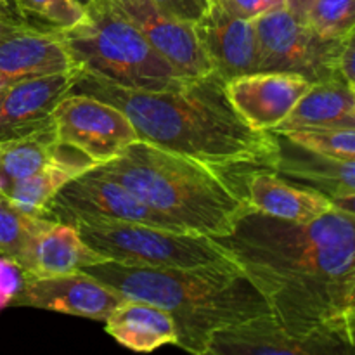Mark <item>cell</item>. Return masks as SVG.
<instances>
[{
  "instance_id": "cell-1",
  "label": "cell",
  "mask_w": 355,
  "mask_h": 355,
  "mask_svg": "<svg viewBox=\"0 0 355 355\" xmlns=\"http://www.w3.org/2000/svg\"><path fill=\"white\" fill-rule=\"evenodd\" d=\"M262 291L293 335L343 345L335 321L355 283V217L331 210L307 222L246 208L229 234L214 238Z\"/></svg>"
},
{
  "instance_id": "cell-2",
  "label": "cell",
  "mask_w": 355,
  "mask_h": 355,
  "mask_svg": "<svg viewBox=\"0 0 355 355\" xmlns=\"http://www.w3.org/2000/svg\"><path fill=\"white\" fill-rule=\"evenodd\" d=\"M69 92L120 107L139 139L218 170L269 168L277 151L274 132L255 130L239 118L217 73L165 90L121 87L82 69Z\"/></svg>"
},
{
  "instance_id": "cell-3",
  "label": "cell",
  "mask_w": 355,
  "mask_h": 355,
  "mask_svg": "<svg viewBox=\"0 0 355 355\" xmlns=\"http://www.w3.org/2000/svg\"><path fill=\"white\" fill-rule=\"evenodd\" d=\"M83 272L107 284L128 300L158 305L175 321L177 347L207 355L222 329L272 314L267 298L236 263L205 269H159L104 262Z\"/></svg>"
},
{
  "instance_id": "cell-4",
  "label": "cell",
  "mask_w": 355,
  "mask_h": 355,
  "mask_svg": "<svg viewBox=\"0 0 355 355\" xmlns=\"http://www.w3.org/2000/svg\"><path fill=\"white\" fill-rule=\"evenodd\" d=\"M92 170L120 182L153 210L194 234H229L250 208L239 186L224 175L225 170L141 139Z\"/></svg>"
},
{
  "instance_id": "cell-5",
  "label": "cell",
  "mask_w": 355,
  "mask_h": 355,
  "mask_svg": "<svg viewBox=\"0 0 355 355\" xmlns=\"http://www.w3.org/2000/svg\"><path fill=\"white\" fill-rule=\"evenodd\" d=\"M85 6L82 23L58 30L76 66L128 89L165 90L194 80L177 71L107 0Z\"/></svg>"
},
{
  "instance_id": "cell-6",
  "label": "cell",
  "mask_w": 355,
  "mask_h": 355,
  "mask_svg": "<svg viewBox=\"0 0 355 355\" xmlns=\"http://www.w3.org/2000/svg\"><path fill=\"white\" fill-rule=\"evenodd\" d=\"M64 222L75 225L92 252L121 266L205 269L234 263L210 236L90 215H73Z\"/></svg>"
},
{
  "instance_id": "cell-7",
  "label": "cell",
  "mask_w": 355,
  "mask_h": 355,
  "mask_svg": "<svg viewBox=\"0 0 355 355\" xmlns=\"http://www.w3.org/2000/svg\"><path fill=\"white\" fill-rule=\"evenodd\" d=\"M259 38V71H283L311 83L342 78L340 52L343 40H328L286 7L253 19Z\"/></svg>"
},
{
  "instance_id": "cell-8",
  "label": "cell",
  "mask_w": 355,
  "mask_h": 355,
  "mask_svg": "<svg viewBox=\"0 0 355 355\" xmlns=\"http://www.w3.org/2000/svg\"><path fill=\"white\" fill-rule=\"evenodd\" d=\"M55 141L76 149L97 165L116 158L139 141L134 125L120 107L80 92H69L52 113Z\"/></svg>"
},
{
  "instance_id": "cell-9",
  "label": "cell",
  "mask_w": 355,
  "mask_h": 355,
  "mask_svg": "<svg viewBox=\"0 0 355 355\" xmlns=\"http://www.w3.org/2000/svg\"><path fill=\"white\" fill-rule=\"evenodd\" d=\"M52 215L55 220L61 222L73 215H90L187 232L175 222L148 207L120 182L94 170L83 172L61 187L52 201Z\"/></svg>"
},
{
  "instance_id": "cell-10",
  "label": "cell",
  "mask_w": 355,
  "mask_h": 355,
  "mask_svg": "<svg viewBox=\"0 0 355 355\" xmlns=\"http://www.w3.org/2000/svg\"><path fill=\"white\" fill-rule=\"evenodd\" d=\"M125 300L118 291L83 270L62 276L26 277L10 307H31L75 318L106 321Z\"/></svg>"
},
{
  "instance_id": "cell-11",
  "label": "cell",
  "mask_w": 355,
  "mask_h": 355,
  "mask_svg": "<svg viewBox=\"0 0 355 355\" xmlns=\"http://www.w3.org/2000/svg\"><path fill=\"white\" fill-rule=\"evenodd\" d=\"M121 16L127 17L153 45L187 78H201L214 73L207 54L198 40L194 23L172 16L153 0H107Z\"/></svg>"
},
{
  "instance_id": "cell-12",
  "label": "cell",
  "mask_w": 355,
  "mask_h": 355,
  "mask_svg": "<svg viewBox=\"0 0 355 355\" xmlns=\"http://www.w3.org/2000/svg\"><path fill=\"white\" fill-rule=\"evenodd\" d=\"M82 68L23 76L0 87V141L23 137L52 125L59 101L69 94Z\"/></svg>"
},
{
  "instance_id": "cell-13",
  "label": "cell",
  "mask_w": 355,
  "mask_h": 355,
  "mask_svg": "<svg viewBox=\"0 0 355 355\" xmlns=\"http://www.w3.org/2000/svg\"><path fill=\"white\" fill-rule=\"evenodd\" d=\"M312 87L295 73L255 71L225 82V94L236 113L255 130L272 132Z\"/></svg>"
},
{
  "instance_id": "cell-14",
  "label": "cell",
  "mask_w": 355,
  "mask_h": 355,
  "mask_svg": "<svg viewBox=\"0 0 355 355\" xmlns=\"http://www.w3.org/2000/svg\"><path fill=\"white\" fill-rule=\"evenodd\" d=\"M80 68L54 28L26 23L12 12L0 26V83L44 73Z\"/></svg>"
},
{
  "instance_id": "cell-15",
  "label": "cell",
  "mask_w": 355,
  "mask_h": 355,
  "mask_svg": "<svg viewBox=\"0 0 355 355\" xmlns=\"http://www.w3.org/2000/svg\"><path fill=\"white\" fill-rule=\"evenodd\" d=\"M214 73L225 82L259 71V38L253 21L234 16L218 2L194 23Z\"/></svg>"
},
{
  "instance_id": "cell-16",
  "label": "cell",
  "mask_w": 355,
  "mask_h": 355,
  "mask_svg": "<svg viewBox=\"0 0 355 355\" xmlns=\"http://www.w3.org/2000/svg\"><path fill=\"white\" fill-rule=\"evenodd\" d=\"M211 355H263V354H350L345 347L318 338H304L290 331L274 314L259 315L222 329L211 338Z\"/></svg>"
},
{
  "instance_id": "cell-17",
  "label": "cell",
  "mask_w": 355,
  "mask_h": 355,
  "mask_svg": "<svg viewBox=\"0 0 355 355\" xmlns=\"http://www.w3.org/2000/svg\"><path fill=\"white\" fill-rule=\"evenodd\" d=\"M243 194L252 210L291 222H307L333 210L331 200L319 191L297 186L269 168H250Z\"/></svg>"
},
{
  "instance_id": "cell-18",
  "label": "cell",
  "mask_w": 355,
  "mask_h": 355,
  "mask_svg": "<svg viewBox=\"0 0 355 355\" xmlns=\"http://www.w3.org/2000/svg\"><path fill=\"white\" fill-rule=\"evenodd\" d=\"M276 134V132H274ZM277 151L272 170L283 179L319 191L328 198L355 193V159L311 151L286 135L276 134Z\"/></svg>"
},
{
  "instance_id": "cell-19",
  "label": "cell",
  "mask_w": 355,
  "mask_h": 355,
  "mask_svg": "<svg viewBox=\"0 0 355 355\" xmlns=\"http://www.w3.org/2000/svg\"><path fill=\"white\" fill-rule=\"evenodd\" d=\"M92 168H96L92 159L76 149L58 142L55 158L47 166L26 179L16 180L0 193L23 214L38 218H54L52 201L55 194L69 180Z\"/></svg>"
},
{
  "instance_id": "cell-20",
  "label": "cell",
  "mask_w": 355,
  "mask_h": 355,
  "mask_svg": "<svg viewBox=\"0 0 355 355\" xmlns=\"http://www.w3.org/2000/svg\"><path fill=\"white\" fill-rule=\"evenodd\" d=\"M99 262L104 259L87 246L75 225L47 220L31 243L23 270L26 277H51L78 272Z\"/></svg>"
},
{
  "instance_id": "cell-21",
  "label": "cell",
  "mask_w": 355,
  "mask_h": 355,
  "mask_svg": "<svg viewBox=\"0 0 355 355\" xmlns=\"http://www.w3.org/2000/svg\"><path fill=\"white\" fill-rule=\"evenodd\" d=\"M104 331L134 352H153L163 345L179 343L172 314L158 305L125 298L106 319Z\"/></svg>"
},
{
  "instance_id": "cell-22",
  "label": "cell",
  "mask_w": 355,
  "mask_h": 355,
  "mask_svg": "<svg viewBox=\"0 0 355 355\" xmlns=\"http://www.w3.org/2000/svg\"><path fill=\"white\" fill-rule=\"evenodd\" d=\"M318 127H355V90L343 78L312 83L272 132Z\"/></svg>"
},
{
  "instance_id": "cell-23",
  "label": "cell",
  "mask_w": 355,
  "mask_h": 355,
  "mask_svg": "<svg viewBox=\"0 0 355 355\" xmlns=\"http://www.w3.org/2000/svg\"><path fill=\"white\" fill-rule=\"evenodd\" d=\"M58 153L54 128L0 141V191L47 166Z\"/></svg>"
},
{
  "instance_id": "cell-24",
  "label": "cell",
  "mask_w": 355,
  "mask_h": 355,
  "mask_svg": "<svg viewBox=\"0 0 355 355\" xmlns=\"http://www.w3.org/2000/svg\"><path fill=\"white\" fill-rule=\"evenodd\" d=\"M47 220L54 218H38L23 214L0 193V257L14 260L23 269L31 243Z\"/></svg>"
},
{
  "instance_id": "cell-25",
  "label": "cell",
  "mask_w": 355,
  "mask_h": 355,
  "mask_svg": "<svg viewBox=\"0 0 355 355\" xmlns=\"http://www.w3.org/2000/svg\"><path fill=\"white\" fill-rule=\"evenodd\" d=\"M305 23L328 40H343L355 28V0H315Z\"/></svg>"
},
{
  "instance_id": "cell-26",
  "label": "cell",
  "mask_w": 355,
  "mask_h": 355,
  "mask_svg": "<svg viewBox=\"0 0 355 355\" xmlns=\"http://www.w3.org/2000/svg\"><path fill=\"white\" fill-rule=\"evenodd\" d=\"M290 141L328 156L355 159V127H318L298 128L290 132H276Z\"/></svg>"
},
{
  "instance_id": "cell-27",
  "label": "cell",
  "mask_w": 355,
  "mask_h": 355,
  "mask_svg": "<svg viewBox=\"0 0 355 355\" xmlns=\"http://www.w3.org/2000/svg\"><path fill=\"white\" fill-rule=\"evenodd\" d=\"M23 19L35 17L54 30H68L87 17L82 0H14Z\"/></svg>"
},
{
  "instance_id": "cell-28",
  "label": "cell",
  "mask_w": 355,
  "mask_h": 355,
  "mask_svg": "<svg viewBox=\"0 0 355 355\" xmlns=\"http://www.w3.org/2000/svg\"><path fill=\"white\" fill-rule=\"evenodd\" d=\"M24 283V270L14 260L0 257V311L10 307Z\"/></svg>"
},
{
  "instance_id": "cell-29",
  "label": "cell",
  "mask_w": 355,
  "mask_h": 355,
  "mask_svg": "<svg viewBox=\"0 0 355 355\" xmlns=\"http://www.w3.org/2000/svg\"><path fill=\"white\" fill-rule=\"evenodd\" d=\"M333 335L355 354V283L343 300L340 314L335 321Z\"/></svg>"
},
{
  "instance_id": "cell-30",
  "label": "cell",
  "mask_w": 355,
  "mask_h": 355,
  "mask_svg": "<svg viewBox=\"0 0 355 355\" xmlns=\"http://www.w3.org/2000/svg\"><path fill=\"white\" fill-rule=\"evenodd\" d=\"M225 10L243 19H257L274 9L286 7V0H217Z\"/></svg>"
},
{
  "instance_id": "cell-31",
  "label": "cell",
  "mask_w": 355,
  "mask_h": 355,
  "mask_svg": "<svg viewBox=\"0 0 355 355\" xmlns=\"http://www.w3.org/2000/svg\"><path fill=\"white\" fill-rule=\"evenodd\" d=\"M159 9L166 10L172 16L180 17L184 21H189V23H196L205 12H207L208 7L214 2L210 0H153Z\"/></svg>"
},
{
  "instance_id": "cell-32",
  "label": "cell",
  "mask_w": 355,
  "mask_h": 355,
  "mask_svg": "<svg viewBox=\"0 0 355 355\" xmlns=\"http://www.w3.org/2000/svg\"><path fill=\"white\" fill-rule=\"evenodd\" d=\"M340 75L350 85H355V28L343 38L340 52Z\"/></svg>"
},
{
  "instance_id": "cell-33",
  "label": "cell",
  "mask_w": 355,
  "mask_h": 355,
  "mask_svg": "<svg viewBox=\"0 0 355 355\" xmlns=\"http://www.w3.org/2000/svg\"><path fill=\"white\" fill-rule=\"evenodd\" d=\"M329 200H331L333 210L343 211V214L354 215L355 217V193L336 194V196H331Z\"/></svg>"
},
{
  "instance_id": "cell-34",
  "label": "cell",
  "mask_w": 355,
  "mask_h": 355,
  "mask_svg": "<svg viewBox=\"0 0 355 355\" xmlns=\"http://www.w3.org/2000/svg\"><path fill=\"white\" fill-rule=\"evenodd\" d=\"M314 2L315 0H286V9L298 19L305 21V16H307L309 9L314 6Z\"/></svg>"
},
{
  "instance_id": "cell-35",
  "label": "cell",
  "mask_w": 355,
  "mask_h": 355,
  "mask_svg": "<svg viewBox=\"0 0 355 355\" xmlns=\"http://www.w3.org/2000/svg\"><path fill=\"white\" fill-rule=\"evenodd\" d=\"M7 10H10L9 0H0V12H7Z\"/></svg>"
},
{
  "instance_id": "cell-36",
  "label": "cell",
  "mask_w": 355,
  "mask_h": 355,
  "mask_svg": "<svg viewBox=\"0 0 355 355\" xmlns=\"http://www.w3.org/2000/svg\"><path fill=\"white\" fill-rule=\"evenodd\" d=\"M9 14H10V10H7V12H0V26H2L3 19H6V16H9Z\"/></svg>"
},
{
  "instance_id": "cell-37",
  "label": "cell",
  "mask_w": 355,
  "mask_h": 355,
  "mask_svg": "<svg viewBox=\"0 0 355 355\" xmlns=\"http://www.w3.org/2000/svg\"><path fill=\"white\" fill-rule=\"evenodd\" d=\"M82 2H83V3H87V0H82Z\"/></svg>"
},
{
  "instance_id": "cell-38",
  "label": "cell",
  "mask_w": 355,
  "mask_h": 355,
  "mask_svg": "<svg viewBox=\"0 0 355 355\" xmlns=\"http://www.w3.org/2000/svg\"><path fill=\"white\" fill-rule=\"evenodd\" d=\"M210 2H217V0H210Z\"/></svg>"
},
{
  "instance_id": "cell-39",
  "label": "cell",
  "mask_w": 355,
  "mask_h": 355,
  "mask_svg": "<svg viewBox=\"0 0 355 355\" xmlns=\"http://www.w3.org/2000/svg\"><path fill=\"white\" fill-rule=\"evenodd\" d=\"M3 85V83H0V87H2Z\"/></svg>"
},
{
  "instance_id": "cell-40",
  "label": "cell",
  "mask_w": 355,
  "mask_h": 355,
  "mask_svg": "<svg viewBox=\"0 0 355 355\" xmlns=\"http://www.w3.org/2000/svg\"><path fill=\"white\" fill-rule=\"evenodd\" d=\"M352 87H354V90H355V85H352Z\"/></svg>"
},
{
  "instance_id": "cell-41",
  "label": "cell",
  "mask_w": 355,
  "mask_h": 355,
  "mask_svg": "<svg viewBox=\"0 0 355 355\" xmlns=\"http://www.w3.org/2000/svg\"><path fill=\"white\" fill-rule=\"evenodd\" d=\"M87 2H89V0H87Z\"/></svg>"
}]
</instances>
